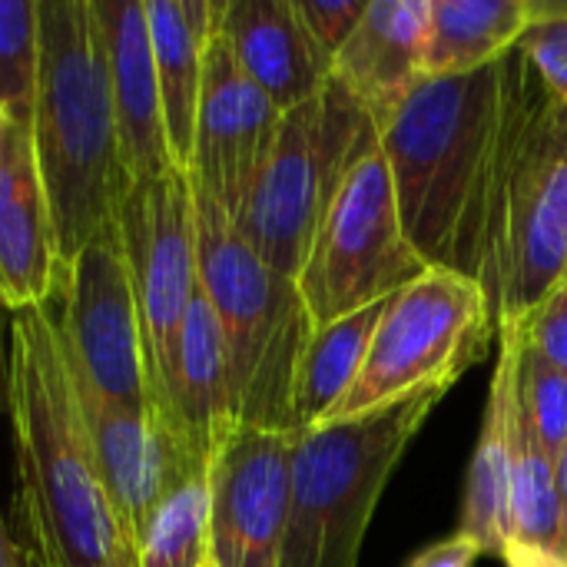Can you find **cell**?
<instances>
[{
    "label": "cell",
    "instance_id": "6da1fadb",
    "mask_svg": "<svg viewBox=\"0 0 567 567\" xmlns=\"http://www.w3.org/2000/svg\"><path fill=\"white\" fill-rule=\"evenodd\" d=\"M522 50L442 80H422L379 130L402 229L429 269L492 282L502 169Z\"/></svg>",
    "mask_w": 567,
    "mask_h": 567
},
{
    "label": "cell",
    "instance_id": "7a4b0ae2",
    "mask_svg": "<svg viewBox=\"0 0 567 567\" xmlns=\"http://www.w3.org/2000/svg\"><path fill=\"white\" fill-rule=\"evenodd\" d=\"M7 405L17 439V518L47 567H140L76 405L53 299L10 316Z\"/></svg>",
    "mask_w": 567,
    "mask_h": 567
},
{
    "label": "cell",
    "instance_id": "3957f363",
    "mask_svg": "<svg viewBox=\"0 0 567 567\" xmlns=\"http://www.w3.org/2000/svg\"><path fill=\"white\" fill-rule=\"evenodd\" d=\"M40 66L30 140L56 233L60 279L126 196L110 63L93 0H37Z\"/></svg>",
    "mask_w": 567,
    "mask_h": 567
},
{
    "label": "cell",
    "instance_id": "277c9868",
    "mask_svg": "<svg viewBox=\"0 0 567 567\" xmlns=\"http://www.w3.org/2000/svg\"><path fill=\"white\" fill-rule=\"evenodd\" d=\"M196 272L229 362L236 425L292 432V395L316 332L296 279L269 269L233 219L189 179Z\"/></svg>",
    "mask_w": 567,
    "mask_h": 567
},
{
    "label": "cell",
    "instance_id": "5b68a950",
    "mask_svg": "<svg viewBox=\"0 0 567 567\" xmlns=\"http://www.w3.org/2000/svg\"><path fill=\"white\" fill-rule=\"evenodd\" d=\"M452 385H425L352 422L292 432L289 515L276 567H359L375 505Z\"/></svg>",
    "mask_w": 567,
    "mask_h": 567
},
{
    "label": "cell",
    "instance_id": "8992f818",
    "mask_svg": "<svg viewBox=\"0 0 567 567\" xmlns=\"http://www.w3.org/2000/svg\"><path fill=\"white\" fill-rule=\"evenodd\" d=\"M567 272V106L522 53L502 169L488 302L525 319Z\"/></svg>",
    "mask_w": 567,
    "mask_h": 567
},
{
    "label": "cell",
    "instance_id": "52a82bcc",
    "mask_svg": "<svg viewBox=\"0 0 567 567\" xmlns=\"http://www.w3.org/2000/svg\"><path fill=\"white\" fill-rule=\"evenodd\" d=\"M375 146L379 130L365 106L329 80L312 100L282 113L269 163L233 226L269 269L299 279L342 183Z\"/></svg>",
    "mask_w": 567,
    "mask_h": 567
},
{
    "label": "cell",
    "instance_id": "ba28073f",
    "mask_svg": "<svg viewBox=\"0 0 567 567\" xmlns=\"http://www.w3.org/2000/svg\"><path fill=\"white\" fill-rule=\"evenodd\" d=\"M495 332L492 302L475 279L429 269L389 299L365 365L326 425L362 419L435 382L455 385L488 355Z\"/></svg>",
    "mask_w": 567,
    "mask_h": 567
},
{
    "label": "cell",
    "instance_id": "9c48e42d",
    "mask_svg": "<svg viewBox=\"0 0 567 567\" xmlns=\"http://www.w3.org/2000/svg\"><path fill=\"white\" fill-rule=\"evenodd\" d=\"M412 249L382 146L369 150L342 183L296 279L312 326L322 329L365 306L392 299L425 276Z\"/></svg>",
    "mask_w": 567,
    "mask_h": 567
},
{
    "label": "cell",
    "instance_id": "30bf717a",
    "mask_svg": "<svg viewBox=\"0 0 567 567\" xmlns=\"http://www.w3.org/2000/svg\"><path fill=\"white\" fill-rule=\"evenodd\" d=\"M116 223L123 233L130 282L140 312L150 395L156 415L169 425V385L179 336L193 296L199 292L189 173L173 166L163 176L133 183L120 203Z\"/></svg>",
    "mask_w": 567,
    "mask_h": 567
},
{
    "label": "cell",
    "instance_id": "8fae6325",
    "mask_svg": "<svg viewBox=\"0 0 567 567\" xmlns=\"http://www.w3.org/2000/svg\"><path fill=\"white\" fill-rule=\"evenodd\" d=\"M53 299H60L56 322L73 372L113 405L156 412L146 382L130 262L116 219L80 249Z\"/></svg>",
    "mask_w": 567,
    "mask_h": 567
},
{
    "label": "cell",
    "instance_id": "7c38bea8",
    "mask_svg": "<svg viewBox=\"0 0 567 567\" xmlns=\"http://www.w3.org/2000/svg\"><path fill=\"white\" fill-rule=\"evenodd\" d=\"M282 113L243 73L229 43L213 33L203 60V90L189 179L236 223L269 163Z\"/></svg>",
    "mask_w": 567,
    "mask_h": 567
},
{
    "label": "cell",
    "instance_id": "4fadbf2b",
    "mask_svg": "<svg viewBox=\"0 0 567 567\" xmlns=\"http://www.w3.org/2000/svg\"><path fill=\"white\" fill-rule=\"evenodd\" d=\"M292 432L236 425L209 462V565L276 567L289 515Z\"/></svg>",
    "mask_w": 567,
    "mask_h": 567
},
{
    "label": "cell",
    "instance_id": "5bb4252c",
    "mask_svg": "<svg viewBox=\"0 0 567 567\" xmlns=\"http://www.w3.org/2000/svg\"><path fill=\"white\" fill-rule=\"evenodd\" d=\"M70 362V359H66ZM76 405L96 455L100 478L106 495L123 518L133 542L143 535L153 508L166 495V488L179 478L183 468L203 465L189 455L183 439L156 415V412H133L123 405L106 402L93 392L70 365Z\"/></svg>",
    "mask_w": 567,
    "mask_h": 567
},
{
    "label": "cell",
    "instance_id": "9a60e30c",
    "mask_svg": "<svg viewBox=\"0 0 567 567\" xmlns=\"http://www.w3.org/2000/svg\"><path fill=\"white\" fill-rule=\"evenodd\" d=\"M93 3L100 13L106 63H110L120 166L126 186H133L163 176L166 169L176 166L166 143L163 100H159L150 23H146V0H93Z\"/></svg>",
    "mask_w": 567,
    "mask_h": 567
},
{
    "label": "cell",
    "instance_id": "2e32d148",
    "mask_svg": "<svg viewBox=\"0 0 567 567\" xmlns=\"http://www.w3.org/2000/svg\"><path fill=\"white\" fill-rule=\"evenodd\" d=\"M56 233L33 156L30 123L10 120L0 156V299L10 312L56 296Z\"/></svg>",
    "mask_w": 567,
    "mask_h": 567
},
{
    "label": "cell",
    "instance_id": "e0dca14e",
    "mask_svg": "<svg viewBox=\"0 0 567 567\" xmlns=\"http://www.w3.org/2000/svg\"><path fill=\"white\" fill-rule=\"evenodd\" d=\"M219 37L279 113L312 100L332 80V56L302 23L296 0H223Z\"/></svg>",
    "mask_w": 567,
    "mask_h": 567
},
{
    "label": "cell",
    "instance_id": "ac0fdd59",
    "mask_svg": "<svg viewBox=\"0 0 567 567\" xmlns=\"http://www.w3.org/2000/svg\"><path fill=\"white\" fill-rule=\"evenodd\" d=\"M432 0H369L355 33L332 60L339 80L372 116L375 130L425 80Z\"/></svg>",
    "mask_w": 567,
    "mask_h": 567
},
{
    "label": "cell",
    "instance_id": "d6986e66",
    "mask_svg": "<svg viewBox=\"0 0 567 567\" xmlns=\"http://www.w3.org/2000/svg\"><path fill=\"white\" fill-rule=\"evenodd\" d=\"M522 322L502 319L495 332V372L488 382V402L482 432L475 442L465 508H462V535H468L482 555L502 558L512 532H508V478H512V435H515V409L522 389Z\"/></svg>",
    "mask_w": 567,
    "mask_h": 567
},
{
    "label": "cell",
    "instance_id": "ffe728a7",
    "mask_svg": "<svg viewBox=\"0 0 567 567\" xmlns=\"http://www.w3.org/2000/svg\"><path fill=\"white\" fill-rule=\"evenodd\" d=\"M169 425L183 439L193 458L203 465L223 449L236 429L229 362L216 312L203 289L193 296V306L183 322L173 385H169Z\"/></svg>",
    "mask_w": 567,
    "mask_h": 567
},
{
    "label": "cell",
    "instance_id": "44dd1931",
    "mask_svg": "<svg viewBox=\"0 0 567 567\" xmlns=\"http://www.w3.org/2000/svg\"><path fill=\"white\" fill-rule=\"evenodd\" d=\"M223 0H146V23L173 163L186 173L196 140L206 43L219 30Z\"/></svg>",
    "mask_w": 567,
    "mask_h": 567
},
{
    "label": "cell",
    "instance_id": "7402d4cb",
    "mask_svg": "<svg viewBox=\"0 0 567 567\" xmlns=\"http://www.w3.org/2000/svg\"><path fill=\"white\" fill-rule=\"evenodd\" d=\"M545 0H432L425 80L485 70L518 50Z\"/></svg>",
    "mask_w": 567,
    "mask_h": 567
},
{
    "label": "cell",
    "instance_id": "603a6c76",
    "mask_svg": "<svg viewBox=\"0 0 567 567\" xmlns=\"http://www.w3.org/2000/svg\"><path fill=\"white\" fill-rule=\"evenodd\" d=\"M389 299L365 306L339 322H329L312 332L309 349L299 365L296 395H292V432H309L329 422L339 402L349 395L359 379L372 336L385 316Z\"/></svg>",
    "mask_w": 567,
    "mask_h": 567
},
{
    "label": "cell",
    "instance_id": "cb8c5ba5",
    "mask_svg": "<svg viewBox=\"0 0 567 567\" xmlns=\"http://www.w3.org/2000/svg\"><path fill=\"white\" fill-rule=\"evenodd\" d=\"M508 542L567 551L565 502L558 488L555 455L545 449L518 389L515 435H512V478H508Z\"/></svg>",
    "mask_w": 567,
    "mask_h": 567
},
{
    "label": "cell",
    "instance_id": "d4e9b609",
    "mask_svg": "<svg viewBox=\"0 0 567 567\" xmlns=\"http://www.w3.org/2000/svg\"><path fill=\"white\" fill-rule=\"evenodd\" d=\"M140 567L209 565V465H189L166 488L136 538Z\"/></svg>",
    "mask_w": 567,
    "mask_h": 567
},
{
    "label": "cell",
    "instance_id": "484cf974",
    "mask_svg": "<svg viewBox=\"0 0 567 567\" xmlns=\"http://www.w3.org/2000/svg\"><path fill=\"white\" fill-rule=\"evenodd\" d=\"M37 66H40L37 0H0V106L17 123H30Z\"/></svg>",
    "mask_w": 567,
    "mask_h": 567
},
{
    "label": "cell",
    "instance_id": "4316f807",
    "mask_svg": "<svg viewBox=\"0 0 567 567\" xmlns=\"http://www.w3.org/2000/svg\"><path fill=\"white\" fill-rule=\"evenodd\" d=\"M522 402L545 449L558 458L567 442V372L522 349Z\"/></svg>",
    "mask_w": 567,
    "mask_h": 567
},
{
    "label": "cell",
    "instance_id": "83f0119b",
    "mask_svg": "<svg viewBox=\"0 0 567 567\" xmlns=\"http://www.w3.org/2000/svg\"><path fill=\"white\" fill-rule=\"evenodd\" d=\"M518 50L548 93L567 106V0H545L542 20L522 37Z\"/></svg>",
    "mask_w": 567,
    "mask_h": 567
},
{
    "label": "cell",
    "instance_id": "f1b7e54d",
    "mask_svg": "<svg viewBox=\"0 0 567 567\" xmlns=\"http://www.w3.org/2000/svg\"><path fill=\"white\" fill-rule=\"evenodd\" d=\"M518 322H522L525 349L542 355L548 365L567 372V272L561 276V282Z\"/></svg>",
    "mask_w": 567,
    "mask_h": 567
},
{
    "label": "cell",
    "instance_id": "f546056e",
    "mask_svg": "<svg viewBox=\"0 0 567 567\" xmlns=\"http://www.w3.org/2000/svg\"><path fill=\"white\" fill-rule=\"evenodd\" d=\"M296 7L316 43L336 60V53L355 33L369 0H296Z\"/></svg>",
    "mask_w": 567,
    "mask_h": 567
},
{
    "label": "cell",
    "instance_id": "4dcf8cb0",
    "mask_svg": "<svg viewBox=\"0 0 567 567\" xmlns=\"http://www.w3.org/2000/svg\"><path fill=\"white\" fill-rule=\"evenodd\" d=\"M478 558H482V548L468 535L455 532L452 538L435 542L425 551H419L409 567H475Z\"/></svg>",
    "mask_w": 567,
    "mask_h": 567
},
{
    "label": "cell",
    "instance_id": "1f68e13d",
    "mask_svg": "<svg viewBox=\"0 0 567 567\" xmlns=\"http://www.w3.org/2000/svg\"><path fill=\"white\" fill-rule=\"evenodd\" d=\"M505 567H567V551H548L522 542H508L502 551Z\"/></svg>",
    "mask_w": 567,
    "mask_h": 567
},
{
    "label": "cell",
    "instance_id": "d6a6232c",
    "mask_svg": "<svg viewBox=\"0 0 567 567\" xmlns=\"http://www.w3.org/2000/svg\"><path fill=\"white\" fill-rule=\"evenodd\" d=\"M7 306L0 299V409L7 405V375H10V346L3 342V329H7Z\"/></svg>",
    "mask_w": 567,
    "mask_h": 567
},
{
    "label": "cell",
    "instance_id": "836d02e7",
    "mask_svg": "<svg viewBox=\"0 0 567 567\" xmlns=\"http://www.w3.org/2000/svg\"><path fill=\"white\" fill-rule=\"evenodd\" d=\"M0 567H20V545H13L3 518H0Z\"/></svg>",
    "mask_w": 567,
    "mask_h": 567
},
{
    "label": "cell",
    "instance_id": "e575fe53",
    "mask_svg": "<svg viewBox=\"0 0 567 567\" xmlns=\"http://www.w3.org/2000/svg\"><path fill=\"white\" fill-rule=\"evenodd\" d=\"M555 465H558V488H561V502H565V525H567V442H565V449L558 452Z\"/></svg>",
    "mask_w": 567,
    "mask_h": 567
},
{
    "label": "cell",
    "instance_id": "d590c367",
    "mask_svg": "<svg viewBox=\"0 0 567 567\" xmlns=\"http://www.w3.org/2000/svg\"><path fill=\"white\" fill-rule=\"evenodd\" d=\"M20 567H47V561H43L33 548L20 545Z\"/></svg>",
    "mask_w": 567,
    "mask_h": 567
},
{
    "label": "cell",
    "instance_id": "8d00e7d4",
    "mask_svg": "<svg viewBox=\"0 0 567 567\" xmlns=\"http://www.w3.org/2000/svg\"><path fill=\"white\" fill-rule=\"evenodd\" d=\"M7 126H10V116H7V110L0 106V156H3V140H7Z\"/></svg>",
    "mask_w": 567,
    "mask_h": 567
},
{
    "label": "cell",
    "instance_id": "74e56055",
    "mask_svg": "<svg viewBox=\"0 0 567 567\" xmlns=\"http://www.w3.org/2000/svg\"><path fill=\"white\" fill-rule=\"evenodd\" d=\"M206 567H216V565H206Z\"/></svg>",
    "mask_w": 567,
    "mask_h": 567
},
{
    "label": "cell",
    "instance_id": "f35d334b",
    "mask_svg": "<svg viewBox=\"0 0 567 567\" xmlns=\"http://www.w3.org/2000/svg\"><path fill=\"white\" fill-rule=\"evenodd\" d=\"M565 528H567V525H565Z\"/></svg>",
    "mask_w": 567,
    "mask_h": 567
}]
</instances>
